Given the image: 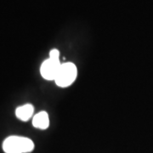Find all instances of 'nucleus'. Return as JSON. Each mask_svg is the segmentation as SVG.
Listing matches in <instances>:
<instances>
[{"label":"nucleus","mask_w":153,"mask_h":153,"mask_svg":"<svg viewBox=\"0 0 153 153\" xmlns=\"http://www.w3.org/2000/svg\"><path fill=\"white\" fill-rule=\"evenodd\" d=\"M61 62L60 60L48 58L42 63L40 67V73L41 76L44 77L45 80H54L57 76L59 70H60Z\"/></svg>","instance_id":"7ed1b4c3"},{"label":"nucleus","mask_w":153,"mask_h":153,"mask_svg":"<svg viewBox=\"0 0 153 153\" xmlns=\"http://www.w3.org/2000/svg\"><path fill=\"white\" fill-rule=\"evenodd\" d=\"M34 106L32 104H25L17 107L16 110V116L19 120L27 122L33 116Z\"/></svg>","instance_id":"39448f33"},{"label":"nucleus","mask_w":153,"mask_h":153,"mask_svg":"<svg viewBox=\"0 0 153 153\" xmlns=\"http://www.w3.org/2000/svg\"><path fill=\"white\" fill-rule=\"evenodd\" d=\"M77 76V69L76 65L72 62H65L60 66L59 72L55 77V84L60 88H67L71 86Z\"/></svg>","instance_id":"f03ea898"},{"label":"nucleus","mask_w":153,"mask_h":153,"mask_svg":"<svg viewBox=\"0 0 153 153\" xmlns=\"http://www.w3.org/2000/svg\"><path fill=\"white\" fill-rule=\"evenodd\" d=\"M34 149V143L29 138L12 135L3 142V150L5 153H29Z\"/></svg>","instance_id":"f257e3e1"},{"label":"nucleus","mask_w":153,"mask_h":153,"mask_svg":"<svg viewBox=\"0 0 153 153\" xmlns=\"http://www.w3.org/2000/svg\"><path fill=\"white\" fill-rule=\"evenodd\" d=\"M33 125L38 129H47L49 127V117L46 111H39L33 117Z\"/></svg>","instance_id":"20e7f679"},{"label":"nucleus","mask_w":153,"mask_h":153,"mask_svg":"<svg viewBox=\"0 0 153 153\" xmlns=\"http://www.w3.org/2000/svg\"><path fill=\"white\" fill-rule=\"evenodd\" d=\"M49 58L52 59H56V60H60V51L57 49H53L50 50L49 52Z\"/></svg>","instance_id":"423d86ee"}]
</instances>
